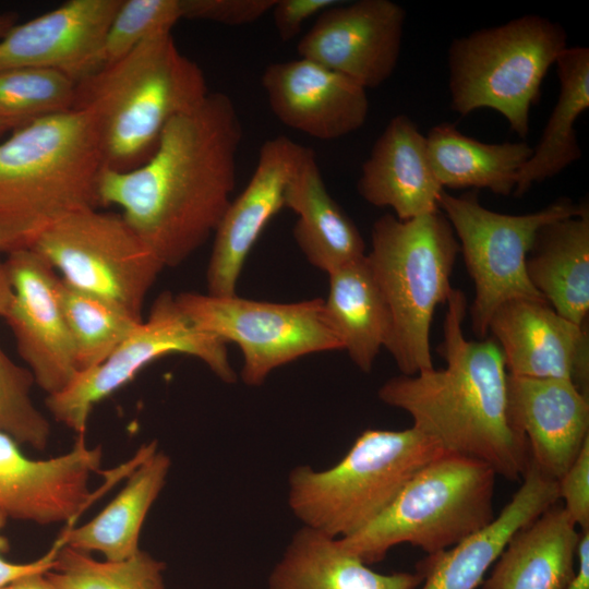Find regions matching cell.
<instances>
[{"mask_svg": "<svg viewBox=\"0 0 589 589\" xmlns=\"http://www.w3.org/2000/svg\"><path fill=\"white\" fill-rule=\"evenodd\" d=\"M241 140L233 101L209 92L169 122L145 163L104 169L99 206H119L164 267H176L208 240L228 208Z\"/></svg>", "mask_w": 589, "mask_h": 589, "instance_id": "1", "label": "cell"}, {"mask_svg": "<svg viewBox=\"0 0 589 589\" xmlns=\"http://www.w3.org/2000/svg\"><path fill=\"white\" fill-rule=\"evenodd\" d=\"M446 304L440 347L445 368L394 376L378 388V398L407 412L412 426L445 453L482 461L497 476L519 481L530 454L510 418L502 350L493 338H466L462 291L454 289Z\"/></svg>", "mask_w": 589, "mask_h": 589, "instance_id": "2", "label": "cell"}, {"mask_svg": "<svg viewBox=\"0 0 589 589\" xmlns=\"http://www.w3.org/2000/svg\"><path fill=\"white\" fill-rule=\"evenodd\" d=\"M208 93L201 68L163 33L77 82L72 109L91 115L105 169L128 171L152 156L173 118Z\"/></svg>", "mask_w": 589, "mask_h": 589, "instance_id": "3", "label": "cell"}, {"mask_svg": "<svg viewBox=\"0 0 589 589\" xmlns=\"http://www.w3.org/2000/svg\"><path fill=\"white\" fill-rule=\"evenodd\" d=\"M91 115L81 109L36 119L0 143V226L28 248L60 218L99 206L104 171Z\"/></svg>", "mask_w": 589, "mask_h": 589, "instance_id": "4", "label": "cell"}, {"mask_svg": "<svg viewBox=\"0 0 589 589\" xmlns=\"http://www.w3.org/2000/svg\"><path fill=\"white\" fill-rule=\"evenodd\" d=\"M458 253V240L440 209L409 220L385 214L372 226L366 261L390 316L385 348L404 375L434 368L431 323L454 290Z\"/></svg>", "mask_w": 589, "mask_h": 589, "instance_id": "5", "label": "cell"}, {"mask_svg": "<svg viewBox=\"0 0 589 589\" xmlns=\"http://www.w3.org/2000/svg\"><path fill=\"white\" fill-rule=\"evenodd\" d=\"M445 453L416 428L368 429L333 467L299 466L288 478V504L303 526L348 538L376 519L408 481Z\"/></svg>", "mask_w": 589, "mask_h": 589, "instance_id": "6", "label": "cell"}, {"mask_svg": "<svg viewBox=\"0 0 589 589\" xmlns=\"http://www.w3.org/2000/svg\"><path fill=\"white\" fill-rule=\"evenodd\" d=\"M497 474L486 464L443 453L421 468L389 506L342 545L371 565L402 543L432 555L488 527Z\"/></svg>", "mask_w": 589, "mask_h": 589, "instance_id": "7", "label": "cell"}, {"mask_svg": "<svg viewBox=\"0 0 589 589\" xmlns=\"http://www.w3.org/2000/svg\"><path fill=\"white\" fill-rule=\"evenodd\" d=\"M567 47L565 28L539 14L453 39L447 52L450 109L462 117L492 109L526 139L543 79Z\"/></svg>", "mask_w": 589, "mask_h": 589, "instance_id": "8", "label": "cell"}, {"mask_svg": "<svg viewBox=\"0 0 589 589\" xmlns=\"http://www.w3.org/2000/svg\"><path fill=\"white\" fill-rule=\"evenodd\" d=\"M584 204L562 197L537 212L510 215L484 207L476 190L458 196L442 192L438 209L454 230L474 284L469 313L478 337L486 338L490 320L503 303L516 299L545 301L529 280L527 256L541 227L579 214Z\"/></svg>", "mask_w": 589, "mask_h": 589, "instance_id": "9", "label": "cell"}, {"mask_svg": "<svg viewBox=\"0 0 589 589\" xmlns=\"http://www.w3.org/2000/svg\"><path fill=\"white\" fill-rule=\"evenodd\" d=\"M28 248L68 285L112 301L140 321L145 298L165 268L121 214L97 208L60 218Z\"/></svg>", "mask_w": 589, "mask_h": 589, "instance_id": "10", "label": "cell"}, {"mask_svg": "<svg viewBox=\"0 0 589 589\" xmlns=\"http://www.w3.org/2000/svg\"><path fill=\"white\" fill-rule=\"evenodd\" d=\"M175 297L197 328L238 345L241 378L249 386L262 385L272 371L303 356L341 350L320 298L276 303L192 291Z\"/></svg>", "mask_w": 589, "mask_h": 589, "instance_id": "11", "label": "cell"}, {"mask_svg": "<svg viewBox=\"0 0 589 589\" xmlns=\"http://www.w3.org/2000/svg\"><path fill=\"white\" fill-rule=\"evenodd\" d=\"M172 353L201 360L218 378L235 383L227 344L197 328L169 291L157 296L148 316L98 365L77 373L61 392L48 395L55 420L85 434L89 414L99 401L123 387L147 364Z\"/></svg>", "mask_w": 589, "mask_h": 589, "instance_id": "12", "label": "cell"}, {"mask_svg": "<svg viewBox=\"0 0 589 589\" xmlns=\"http://www.w3.org/2000/svg\"><path fill=\"white\" fill-rule=\"evenodd\" d=\"M4 262L14 297L3 318L35 384L48 395L57 394L79 373L60 300V277L31 248L9 252Z\"/></svg>", "mask_w": 589, "mask_h": 589, "instance_id": "13", "label": "cell"}, {"mask_svg": "<svg viewBox=\"0 0 589 589\" xmlns=\"http://www.w3.org/2000/svg\"><path fill=\"white\" fill-rule=\"evenodd\" d=\"M407 13L390 0L338 2L326 9L299 40L300 58L360 84L378 87L394 73Z\"/></svg>", "mask_w": 589, "mask_h": 589, "instance_id": "14", "label": "cell"}, {"mask_svg": "<svg viewBox=\"0 0 589 589\" xmlns=\"http://www.w3.org/2000/svg\"><path fill=\"white\" fill-rule=\"evenodd\" d=\"M0 432V513L8 519L53 525L73 521L91 502L89 478L99 472L101 446L79 434L65 454L33 459Z\"/></svg>", "mask_w": 589, "mask_h": 589, "instance_id": "15", "label": "cell"}, {"mask_svg": "<svg viewBox=\"0 0 589 589\" xmlns=\"http://www.w3.org/2000/svg\"><path fill=\"white\" fill-rule=\"evenodd\" d=\"M309 151L284 135L263 143L247 187L231 200L214 232L206 271L207 293L237 294L247 256L266 225L285 207L288 184Z\"/></svg>", "mask_w": 589, "mask_h": 589, "instance_id": "16", "label": "cell"}, {"mask_svg": "<svg viewBox=\"0 0 589 589\" xmlns=\"http://www.w3.org/2000/svg\"><path fill=\"white\" fill-rule=\"evenodd\" d=\"M500 346L509 375L572 381L589 397V335L546 301L516 299L493 313L488 334Z\"/></svg>", "mask_w": 589, "mask_h": 589, "instance_id": "17", "label": "cell"}, {"mask_svg": "<svg viewBox=\"0 0 589 589\" xmlns=\"http://www.w3.org/2000/svg\"><path fill=\"white\" fill-rule=\"evenodd\" d=\"M121 0H70L0 39V70L43 68L76 83L101 68V49Z\"/></svg>", "mask_w": 589, "mask_h": 589, "instance_id": "18", "label": "cell"}, {"mask_svg": "<svg viewBox=\"0 0 589 589\" xmlns=\"http://www.w3.org/2000/svg\"><path fill=\"white\" fill-rule=\"evenodd\" d=\"M262 86L275 117L318 140H336L366 121V89L353 80L305 58L268 64Z\"/></svg>", "mask_w": 589, "mask_h": 589, "instance_id": "19", "label": "cell"}, {"mask_svg": "<svg viewBox=\"0 0 589 589\" xmlns=\"http://www.w3.org/2000/svg\"><path fill=\"white\" fill-rule=\"evenodd\" d=\"M510 418L526 437L530 461L558 481L589 441V397L562 378L507 375Z\"/></svg>", "mask_w": 589, "mask_h": 589, "instance_id": "20", "label": "cell"}, {"mask_svg": "<svg viewBox=\"0 0 589 589\" xmlns=\"http://www.w3.org/2000/svg\"><path fill=\"white\" fill-rule=\"evenodd\" d=\"M357 191L369 204L392 208L399 220L438 209L444 189L433 172L426 137L410 117L389 120L362 165Z\"/></svg>", "mask_w": 589, "mask_h": 589, "instance_id": "21", "label": "cell"}, {"mask_svg": "<svg viewBox=\"0 0 589 589\" xmlns=\"http://www.w3.org/2000/svg\"><path fill=\"white\" fill-rule=\"evenodd\" d=\"M558 500L557 482L530 461L521 485L488 527L418 564L421 589H476L508 540Z\"/></svg>", "mask_w": 589, "mask_h": 589, "instance_id": "22", "label": "cell"}, {"mask_svg": "<svg viewBox=\"0 0 589 589\" xmlns=\"http://www.w3.org/2000/svg\"><path fill=\"white\" fill-rule=\"evenodd\" d=\"M579 539L564 507L552 505L508 540L482 589H566L577 570Z\"/></svg>", "mask_w": 589, "mask_h": 589, "instance_id": "23", "label": "cell"}, {"mask_svg": "<svg viewBox=\"0 0 589 589\" xmlns=\"http://www.w3.org/2000/svg\"><path fill=\"white\" fill-rule=\"evenodd\" d=\"M422 581L418 570L374 572L340 539L303 526L273 567L267 589H416Z\"/></svg>", "mask_w": 589, "mask_h": 589, "instance_id": "24", "label": "cell"}, {"mask_svg": "<svg viewBox=\"0 0 589 589\" xmlns=\"http://www.w3.org/2000/svg\"><path fill=\"white\" fill-rule=\"evenodd\" d=\"M285 207L298 215L294 241L316 268L329 274L366 255L360 230L327 192L311 148L288 184Z\"/></svg>", "mask_w": 589, "mask_h": 589, "instance_id": "25", "label": "cell"}, {"mask_svg": "<svg viewBox=\"0 0 589 589\" xmlns=\"http://www.w3.org/2000/svg\"><path fill=\"white\" fill-rule=\"evenodd\" d=\"M529 280L550 306L577 325L589 312V207L541 227L527 256Z\"/></svg>", "mask_w": 589, "mask_h": 589, "instance_id": "26", "label": "cell"}, {"mask_svg": "<svg viewBox=\"0 0 589 589\" xmlns=\"http://www.w3.org/2000/svg\"><path fill=\"white\" fill-rule=\"evenodd\" d=\"M170 465L155 443L124 488L98 515L79 527L67 525L61 532L64 544L87 554L99 553L111 562L135 555L143 524L166 483Z\"/></svg>", "mask_w": 589, "mask_h": 589, "instance_id": "27", "label": "cell"}, {"mask_svg": "<svg viewBox=\"0 0 589 589\" xmlns=\"http://www.w3.org/2000/svg\"><path fill=\"white\" fill-rule=\"evenodd\" d=\"M328 275L326 321L351 361L369 373L390 335V316L366 255Z\"/></svg>", "mask_w": 589, "mask_h": 589, "instance_id": "28", "label": "cell"}, {"mask_svg": "<svg viewBox=\"0 0 589 589\" xmlns=\"http://www.w3.org/2000/svg\"><path fill=\"white\" fill-rule=\"evenodd\" d=\"M433 172L445 190H489L513 194L518 173L532 154L526 141L484 143L444 122L425 135Z\"/></svg>", "mask_w": 589, "mask_h": 589, "instance_id": "29", "label": "cell"}, {"mask_svg": "<svg viewBox=\"0 0 589 589\" xmlns=\"http://www.w3.org/2000/svg\"><path fill=\"white\" fill-rule=\"evenodd\" d=\"M560 92L541 137L520 169L513 195L524 196L532 185L561 173L578 161L581 148L575 123L589 108V48L567 47L556 59Z\"/></svg>", "mask_w": 589, "mask_h": 589, "instance_id": "30", "label": "cell"}, {"mask_svg": "<svg viewBox=\"0 0 589 589\" xmlns=\"http://www.w3.org/2000/svg\"><path fill=\"white\" fill-rule=\"evenodd\" d=\"M60 300L79 373L100 364L143 321L110 300L68 285L61 277Z\"/></svg>", "mask_w": 589, "mask_h": 589, "instance_id": "31", "label": "cell"}, {"mask_svg": "<svg viewBox=\"0 0 589 589\" xmlns=\"http://www.w3.org/2000/svg\"><path fill=\"white\" fill-rule=\"evenodd\" d=\"M164 563L142 550L111 562L64 544L48 575L62 589H164Z\"/></svg>", "mask_w": 589, "mask_h": 589, "instance_id": "32", "label": "cell"}, {"mask_svg": "<svg viewBox=\"0 0 589 589\" xmlns=\"http://www.w3.org/2000/svg\"><path fill=\"white\" fill-rule=\"evenodd\" d=\"M76 82L43 68L0 70V118L13 130L73 108Z\"/></svg>", "mask_w": 589, "mask_h": 589, "instance_id": "33", "label": "cell"}, {"mask_svg": "<svg viewBox=\"0 0 589 589\" xmlns=\"http://www.w3.org/2000/svg\"><path fill=\"white\" fill-rule=\"evenodd\" d=\"M34 384L31 371L13 362L0 347V432L20 445L43 450L51 428L32 399Z\"/></svg>", "mask_w": 589, "mask_h": 589, "instance_id": "34", "label": "cell"}, {"mask_svg": "<svg viewBox=\"0 0 589 589\" xmlns=\"http://www.w3.org/2000/svg\"><path fill=\"white\" fill-rule=\"evenodd\" d=\"M180 20L181 0H121L104 39L101 67L154 35L171 33Z\"/></svg>", "mask_w": 589, "mask_h": 589, "instance_id": "35", "label": "cell"}, {"mask_svg": "<svg viewBox=\"0 0 589 589\" xmlns=\"http://www.w3.org/2000/svg\"><path fill=\"white\" fill-rule=\"evenodd\" d=\"M276 0H181L182 19L229 26L251 24L271 12Z\"/></svg>", "mask_w": 589, "mask_h": 589, "instance_id": "36", "label": "cell"}, {"mask_svg": "<svg viewBox=\"0 0 589 589\" xmlns=\"http://www.w3.org/2000/svg\"><path fill=\"white\" fill-rule=\"evenodd\" d=\"M564 509L580 530L589 529V441L557 481Z\"/></svg>", "mask_w": 589, "mask_h": 589, "instance_id": "37", "label": "cell"}, {"mask_svg": "<svg viewBox=\"0 0 589 589\" xmlns=\"http://www.w3.org/2000/svg\"><path fill=\"white\" fill-rule=\"evenodd\" d=\"M339 0H276L271 12L278 36L284 41L296 37L305 21L320 15Z\"/></svg>", "mask_w": 589, "mask_h": 589, "instance_id": "38", "label": "cell"}, {"mask_svg": "<svg viewBox=\"0 0 589 589\" xmlns=\"http://www.w3.org/2000/svg\"><path fill=\"white\" fill-rule=\"evenodd\" d=\"M7 521L8 518L0 513V588L29 574L50 572L56 564L59 551L64 545V539L60 534L50 550L39 558L28 563L9 562L2 556V553L9 548L7 539L1 534Z\"/></svg>", "mask_w": 589, "mask_h": 589, "instance_id": "39", "label": "cell"}, {"mask_svg": "<svg viewBox=\"0 0 589 589\" xmlns=\"http://www.w3.org/2000/svg\"><path fill=\"white\" fill-rule=\"evenodd\" d=\"M566 589H589V529L580 530L577 570Z\"/></svg>", "mask_w": 589, "mask_h": 589, "instance_id": "40", "label": "cell"}, {"mask_svg": "<svg viewBox=\"0 0 589 589\" xmlns=\"http://www.w3.org/2000/svg\"><path fill=\"white\" fill-rule=\"evenodd\" d=\"M0 589H62L47 573H34L20 577Z\"/></svg>", "mask_w": 589, "mask_h": 589, "instance_id": "41", "label": "cell"}, {"mask_svg": "<svg viewBox=\"0 0 589 589\" xmlns=\"http://www.w3.org/2000/svg\"><path fill=\"white\" fill-rule=\"evenodd\" d=\"M14 297L13 286L5 262L0 259V317L8 312Z\"/></svg>", "mask_w": 589, "mask_h": 589, "instance_id": "42", "label": "cell"}, {"mask_svg": "<svg viewBox=\"0 0 589 589\" xmlns=\"http://www.w3.org/2000/svg\"><path fill=\"white\" fill-rule=\"evenodd\" d=\"M17 24V14L14 12H0V39Z\"/></svg>", "mask_w": 589, "mask_h": 589, "instance_id": "43", "label": "cell"}, {"mask_svg": "<svg viewBox=\"0 0 589 589\" xmlns=\"http://www.w3.org/2000/svg\"><path fill=\"white\" fill-rule=\"evenodd\" d=\"M16 249L19 248L15 239L0 226V251L9 253Z\"/></svg>", "mask_w": 589, "mask_h": 589, "instance_id": "44", "label": "cell"}, {"mask_svg": "<svg viewBox=\"0 0 589 589\" xmlns=\"http://www.w3.org/2000/svg\"><path fill=\"white\" fill-rule=\"evenodd\" d=\"M10 130H13V128L7 121L0 118V136Z\"/></svg>", "mask_w": 589, "mask_h": 589, "instance_id": "45", "label": "cell"}]
</instances>
